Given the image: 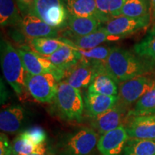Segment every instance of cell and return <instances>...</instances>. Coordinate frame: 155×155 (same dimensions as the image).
Returning <instances> with one entry per match:
<instances>
[{
  "label": "cell",
  "instance_id": "1",
  "mask_svg": "<svg viewBox=\"0 0 155 155\" xmlns=\"http://www.w3.org/2000/svg\"><path fill=\"white\" fill-rule=\"evenodd\" d=\"M104 66L118 84L149 74L155 68L135 53L119 47H112Z\"/></svg>",
  "mask_w": 155,
  "mask_h": 155
},
{
  "label": "cell",
  "instance_id": "2",
  "mask_svg": "<svg viewBox=\"0 0 155 155\" xmlns=\"http://www.w3.org/2000/svg\"><path fill=\"white\" fill-rule=\"evenodd\" d=\"M1 65L4 77L17 95H22L26 88L28 71L22 58L10 42L1 40Z\"/></svg>",
  "mask_w": 155,
  "mask_h": 155
},
{
  "label": "cell",
  "instance_id": "3",
  "mask_svg": "<svg viewBox=\"0 0 155 155\" xmlns=\"http://www.w3.org/2000/svg\"><path fill=\"white\" fill-rule=\"evenodd\" d=\"M53 101L55 111L61 118L77 121L82 119L84 104L79 90L60 81Z\"/></svg>",
  "mask_w": 155,
  "mask_h": 155
},
{
  "label": "cell",
  "instance_id": "4",
  "mask_svg": "<svg viewBox=\"0 0 155 155\" xmlns=\"http://www.w3.org/2000/svg\"><path fill=\"white\" fill-rule=\"evenodd\" d=\"M98 134L94 129L83 127L70 134L58 144L55 155H89L97 147Z\"/></svg>",
  "mask_w": 155,
  "mask_h": 155
},
{
  "label": "cell",
  "instance_id": "5",
  "mask_svg": "<svg viewBox=\"0 0 155 155\" xmlns=\"http://www.w3.org/2000/svg\"><path fill=\"white\" fill-rule=\"evenodd\" d=\"M29 12L58 30L67 28L69 13L64 0H35Z\"/></svg>",
  "mask_w": 155,
  "mask_h": 155
},
{
  "label": "cell",
  "instance_id": "6",
  "mask_svg": "<svg viewBox=\"0 0 155 155\" xmlns=\"http://www.w3.org/2000/svg\"><path fill=\"white\" fill-rule=\"evenodd\" d=\"M154 87V78L147 75L119 83L118 103L127 108Z\"/></svg>",
  "mask_w": 155,
  "mask_h": 155
},
{
  "label": "cell",
  "instance_id": "7",
  "mask_svg": "<svg viewBox=\"0 0 155 155\" xmlns=\"http://www.w3.org/2000/svg\"><path fill=\"white\" fill-rule=\"evenodd\" d=\"M58 81L53 73L32 75L28 73L26 88L33 98L40 103L53 101L57 93Z\"/></svg>",
  "mask_w": 155,
  "mask_h": 155
},
{
  "label": "cell",
  "instance_id": "8",
  "mask_svg": "<svg viewBox=\"0 0 155 155\" xmlns=\"http://www.w3.org/2000/svg\"><path fill=\"white\" fill-rule=\"evenodd\" d=\"M23 65L28 73L32 75H40L43 73H53L58 82L62 81L64 71L59 69L43 56L39 55L27 46L17 48Z\"/></svg>",
  "mask_w": 155,
  "mask_h": 155
},
{
  "label": "cell",
  "instance_id": "9",
  "mask_svg": "<svg viewBox=\"0 0 155 155\" xmlns=\"http://www.w3.org/2000/svg\"><path fill=\"white\" fill-rule=\"evenodd\" d=\"M150 22L151 15L139 18L120 15L110 19L103 28L108 34L123 39L146 29Z\"/></svg>",
  "mask_w": 155,
  "mask_h": 155
},
{
  "label": "cell",
  "instance_id": "10",
  "mask_svg": "<svg viewBox=\"0 0 155 155\" xmlns=\"http://www.w3.org/2000/svg\"><path fill=\"white\" fill-rule=\"evenodd\" d=\"M129 139L124 126L101 135L97 149L101 155H120Z\"/></svg>",
  "mask_w": 155,
  "mask_h": 155
},
{
  "label": "cell",
  "instance_id": "11",
  "mask_svg": "<svg viewBox=\"0 0 155 155\" xmlns=\"http://www.w3.org/2000/svg\"><path fill=\"white\" fill-rule=\"evenodd\" d=\"M127 109L117 101L111 109L92 119L91 125L101 135L116 129L122 126L123 121L127 119Z\"/></svg>",
  "mask_w": 155,
  "mask_h": 155
},
{
  "label": "cell",
  "instance_id": "12",
  "mask_svg": "<svg viewBox=\"0 0 155 155\" xmlns=\"http://www.w3.org/2000/svg\"><path fill=\"white\" fill-rule=\"evenodd\" d=\"M63 35L64 37L61 38L63 42L83 50L93 49L104 42H115L121 39L108 34L103 27L96 32L85 36L73 35L68 32H63Z\"/></svg>",
  "mask_w": 155,
  "mask_h": 155
},
{
  "label": "cell",
  "instance_id": "13",
  "mask_svg": "<svg viewBox=\"0 0 155 155\" xmlns=\"http://www.w3.org/2000/svg\"><path fill=\"white\" fill-rule=\"evenodd\" d=\"M28 120V112L18 104L9 106L0 114V129L3 133L16 134L22 131Z\"/></svg>",
  "mask_w": 155,
  "mask_h": 155
},
{
  "label": "cell",
  "instance_id": "14",
  "mask_svg": "<svg viewBox=\"0 0 155 155\" xmlns=\"http://www.w3.org/2000/svg\"><path fill=\"white\" fill-rule=\"evenodd\" d=\"M22 33L29 40L40 38H57L59 36L57 29L50 26L32 13L28 12L24 16L20 25Z\"/></svg>",
  "mask_w": 155,
  "mask_h": 155
},
{
  "label": "cell",
  "instance_id": "15",
  "mask_svg": "<svg viewBox=\"0 0 155 155\" xmlns=\"http://www.w3.org/2000/svg\"><path fill=\"white\" fill-rule=\"evenodd\" d=\"M95 73L96 69L92 65L81 61L64 71L62 81L67 83L73 88L80 91L81 89L89 87L94 78Z\"/></svg>",
  "mask_w": 155,
  "mask_h": 155
},
{
  "label": "cell",
  "instance_id": "16",
  "mask_svg": "<svg viewBox=\"0 0 155 155\" xmlns=\"http://www.w3.org/2000/svg\"><path fill=\"white\" fill-rule=\"evenodd\" d=\"M124 126L130 138L155 140V114L128 118Z\"/></svg>",
  "mask_w": 155,
  "mask_h": 155
},
{
  "label": "cell",
  "instance_id": "17",
  "mask_svg": "<svg viewBox=\"0 0 155 155\" xmlns=\"http://www.w3.org/2000/svg\"><path fill=\"white\" fill-rule=\"evenodd\" d=\"M104 63L93 66L96 69V73L88 87V92L108 96H118L119 88L117 83L106 72Z\"/></svg>",
  "mask_w": 155,
  "mask_h": 155
},
{
  "label": "cell",
  "instance_id": "18",
  "mask_svg": "<svg viewBox=\"0 0 155 155\" xmlns=\"http://www.w3.org/2000/svg\"><path fill=\"white\" fill-rule=\"evenodd\" d=\"M118 101V96H108L88 92L84 97L86 115L91 119L111 109Z\"/></svg>",
  "mask_w": 155,
  "mask_h": 155
},
{
  "label": "cell",
  "instance_id": "19",
  "mask_svg": "<svg viewBox=\"0 0 155 155\" xmlns=\"http://www.w3.org/2000/svg\"><path fill=\"white\" fill-rule=\"evenodd\" d=\"M69 15L74 16L92 17L106 24L108 19L101 14L95 0H64Z\"/></svg>",
  "mask_w": 155,
  "mask_h": 155
},
{
  "label": "cell",
  "instance_id": "20",
  "mask_svg": "<svg viewBox=\"0 0 155 155\" xmlns=\"http://www.w3.org/2000/svg\"><path fill=\"white\" fill-rule=\"evenodd\" d=\"M45 58L63 71L75 65L81 60V55L77 48L67 42H65L63 46L51 55Z\"/></svg>",
  "mask_w": 155,
  "mask_h": 155
},
{
  "label": "cell",
  "instance_id": "21",
  "mask_svg": "<svg viewBox=\"0 0 155 155\" xmlns=\"http://www.w3.org/2000/svg\"><path fill=\"white\" fill-rule=\"evenodd\" d=\"M102 23L92 17H84L69 15L67 22L68 32L73 35L85 36L96 32L102 27Z\"/></svg>",
  "mask_w": 155,
  "mask_h": 155
},
{
  "label": "cell",
  "instance_id": "22",
  "mask_svg": "<svg viewBox=\"0 0 155 155\" xmlns=\"http://www.w3.org/2000/svg\"><path fill=\"white\" fill-rule=\"evenodd\" d=\"M23 17L13 0H0L1 27L20 26Z\"/></svg>",
  "mask_w": 155,
  "mask_h": 155
},
{
  "label": "cell",
  "instance_id": "23",
  "mask_svg": "<svg viewBox=\"0 0 155 155\" xmlns=\"http://www.w3.org/2000/svg\"><path fill=\"white\" fill-rule=\"evenodd\" d=\"M134 52L155 67V25L147 35L134 46Z\"/></svg>",
  "mask_w": 155,
  "mask_h": 155
},
{
  "label": "cell",
  "instance_id": "24",
  "mask_svg": "<svg viewBox=\"0 0 155 155\" xmlns=\"http://www.w3.org/2000/svg\"><path fill=\"white\" fill-rule=\"evenodd\" d=\"M123 155H155V140L129 137Z\"/></svg>",
  "mask_w": 155,
  "mask_h": 155
},
{
  "label": "cell",
  "instance_id": "25",
  "mask_svg": "<svg viewBox=\"0 0 155 155\" xmlns=\"http://www.w3.org/2000/svg\"><path fill=\"white\" fill-rule=\"evenodd\" d=\"M29 44L34 52L46 57L57 51L65 42L61 38H40L30 39L29 40Z\"/></svg>",
  "mask_w": 155,
  "mask_h": 155
},
{
  "label": "cell",
  "instance_id": "26",
  "mask_svg": "<svg viewBox=\"0 0 155 155\" xmlns=\"http://www.w3.org/2000/svg\"><path fill=\"white\" fill-rule=\"evenodd\" d=\"M152 114H155V87L136 103L134 108L128 112L127 119Z\"/></svg>",
  "mask_w": 155,
  "mask_h": 155
},
{
  "label": "cell",
  "instance_id": "27",
  "mask_svg": "<svg viewBox=\"0 0 155 155\" xmlns=\"http://www.w3.org/2000/svg\"><path fill=\"white\" fill-rule=\"evenodd\" d=\"M150 0H126L121 9V15L139 18L150 16Z\"/></svg>",
  "mask_w": 155,
  "mask_h": 155
},
{
  "label": "cell",
  "instance_id": "28",
  "mask_svg": "<svg viewBox=\"0 0 155 155\" xmlns=\"http://www.w3.org/2000/svg\"><path fill=\"white\" fill-rule=\"evenodd\" d=\"M76 48L81 55V61L88 64V65H92V66L104 63L107 60L112 49V48L109 46L101 45L90 50H83L78 48Z\"/></svg>",
  "mask_w": 155,
  "mask_h": 155
},
{
  "label": "cell",
  "instance_id": "29",
  "mask_svg": "<svg viewBox=\"0 0 155 155\" xmlns=\"http://www.w3.org/2000/svg\"><path fill=\"white\" fill-rule=\"evenodd\" d=\"M48 150L46 143L36 146L22 132L19 134L12 142V155H30L35 152Z\"/></svg>",
  "mask_w": 155,
  "mask_h": 155
},
{
  "label": "cell",
  "instance_id": "30",
  "mask_svg": "<svg viewBox=\"0 0 155 155\" xmlns=\"http://www.w3.org/2000/svg\"><path fill=\"white\" fill-rule=\"evenodd\" d=\"M101 14L108 19L121 15V9L126 0H95Z\"/></svg>",
  "mask_w": 155,
  "mask_h": 155
},
{
  "label": "cell",
  "instance_id": "31",
  "mask_svg": "<svg viewBox=\"0 0 155 155\" xmlns=\"http://www.w3.org/2000/svg\"><path fill=\"white\" fill-rule=\"evenodd\" d=\"M22 133L36 146L45 144L47 135L45 131L40 127H32L23 130Z\"/></svg>",
  "mask_w": 155,
  "mask_h": 155
},
{
  "label": "cell",
  "instance_id": "32",
  "mask_svg": "<svg viewBox=\"0 0 155 155\" xmlns=\"http://www.w3.org/2000/svg\"><path fill=\"white\" fill-rule=\"evenodd\" d=\"M0 155H12V144L2 132L0 134Z\"/></svg>",
  "mask_w": 155,
  "mask_h": 155
},
{
  "label": "cell",
  "instance_id": "33",
  "mask_svg": "<svg viewBox=\"0 0 155 155\" xmlns=\"http://www.w3.org/2000/svg\"><path fill=\"white\" fill-rule=\"evenodd\" d=\"M17 1L19 8L22 11L27 10V13H28L30 12L35 0H17Z\"/></svg>",
  "mask_w": 155,
  "mask_h": 155
},
{
  "label": "cell",
  "instance_id": "34",
  "mask_svg": "<svg viewBox=\"0 0 155 155\" xmlns=\"http://www.w3.org/2000/svg\"><path fill=\"white\" fill-rule=\"evenodd\" d=\"M30 155H55L53 154L50 151L48 150V151H45V152H35L32 153Z\"/></svg>",
  "mask_w": 155,
  "mask_h": 155
},
{
  "label": "cell",
  "instance_id": "35",
  "mask_svg": "<svg viewBox=\"0 0 155 155\" xmlns=\"http://www.w3.org/2000/svg\"><path fill=\"white\" fill-rule=\"evenodd\" d=\"M150 5H151V9H153L155 7V0H150Z\"/></svg>",
  "mask_w": 155,
  "mask_h": 155
},
{
  "label": "cell",
  "instance_id": "36",
  "mask_svg": "<svg viewBox=\"0 0 155 155\" xmlns=\"http://www.w3.org/2000/svg\"><path fill=\"white\" fill-rule=\"evenodd\" d=\"M152 15H153V17H154V19H155V7L152 9Z\"/></svg>",
  "mask_w": 155,
  "mask_h": 155
}]
</instances>
